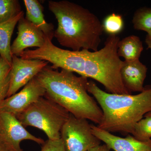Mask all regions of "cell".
I'll return each mask as SVG.
<instances>
[{
	"mask_svg": "<svg viewBox=\"0 0 151 151\" xmlns=\"http://www.w3.org/2000/svg\"><path fill=\"white\" fill-rule=\"evenodd\" d=\"M36 77L45 89V96L76 118L98 125L103 120V111L87 91L88 78L65 69L58 71L48 65Z\"/></svg>",
	"mask_w": 151,
	"mask_h": 151,
	"instance_id": "1",
	"label": "cell"
},
{
	"mask_svg": "<svg viewBox=\"0 0 151 151\" xmlns=\"http://www.w3.org/2000/svg\"><path fill=\"white\" fill-rule=\"evenodd\" d=\"M48 7L58 21L54 37L60 45L74 51L98 50L103 29L98 17L68 1H49Z\"/></svg>",
	"mask_w": 151,
	"mask_h": 151,
	"instance_id": "2",
	"label": "cell"
},
{
	"mask_svg": "<svg viewBox=\"0 0 151 151\" xmlns=\"http://www.w3.org/2000/svg\"><path fill=\"white\" fill-rule=\"evenodd\" d=\"M88 93L100 105L103 119L97 127L110 132L132 134L135 125L151 111V88L136 95L112 94L88 81Z\"/></svg>",
	"mask_w": 151,
	"mask_h": 151,
	"instance_id": "3",
	"label": "cell"
},
{
	"mask_svg": "<svg viewBox=\"0 0 151 151\" xmlns=\"http://www.w3.org/2000/svg\"><path fill=\"white\" fill-rule=\"evenodd\" d=\"M70 113L46 96L41 97L16 116L24 127H35L43 131L48 139L60 138V131Z\"/></svg>",
	"mask_w": 151,
	"mask_h": 151,
	"instance_id": "4",
	"label": "cell"
},
{
	"mask_svg": "<svg viewBox=\"0 0 151 151\" xmlns=\"http://www.w3.org/2000/svg\"><path fill=\"white\" fill-rule=\"evenodd\" d=\"M60 138L66 151H87L101 143L92 134L87 119L76 118L70 113L61 129Z\"/></svg>",
	"mask_w": 151,
	"mask_h": 151,
	"instance_id": "5",
	"label": "cell"
},
{
	"mask_svg": "<svg viewBox=\"0 0 151 151\" xmlns=\"http://www.w3.org/2000/svg\"><path fill=\"white\" fill-rule=\"evenodd\" d=\"M0 139L13 151H24L21 147L23 141L30 140L43 145L45 141L28 132L15 116L0 112Z\"/></svg>",
	"mask_w": 151,
	"mask_h": 151,
	"instance_id": "6",
	"label": "cell"
},
{
	"mask_svg": "<svg viewBox=\"0 0 151 151\" xmlns=\"http://www.w3.org/2000/svg\"><path fill=\"white\" fill-rule=\"evenodd\" d=\"M45 95V90L36 76L19 92L7 97L0 103V112L17 116Z\"/></svg>",
	"mask_w": 151,
	"mask_h": 151,
	"instance_id": "7",
	"label": "cell"
},
{
	"mask_svg": "<svg viewBox=\"0 0 151 151\" xmlns=\"http://www.w3.org/2000/svg\"><path fill=\"white\" fill-rule=\"evenodd\" d=\"M48 62L38 59H23L12 55L10 84L7 97L16 94L35 77Z\"/></svg>",
	"mask_w": 151,
	"mask_h": 151,
	"instance_id": "8",
	"label": "cell"
},
{
	"mask_svg": "<svg viewBox=\"0 0 151 151\" xmlns=\"http://www.w3.org/2000/svg\"><path fill=\"white\" fill-rule=\"evenodd\" d=\"M17 29V36L11 45L12 55L20 56L26 49L29 47L40 48L45 43L46 37L43 32L24 16L19 20Z\"/></svg>",
	"mask_w": 151,
	"mask_h": 151,
	"instance_id": "9",
	"label": "cell"
},
{
	"mask_svg": "<svg viewBox=\"0 0 151 151\" xmlns=\"http://www.w3.org/2000/svg\"><path fill=\"white\" fill-rule=\"evenodd\" d=\"M91 127L92 134L114 151H151V139L141 141L129 134L126 137H121L95 125L91 124Z\"/></svg>",
	"mask_w": 151,
	"mask_h": 151,
	"instance_id": "10",
	"label": "cell"
},
{
	"mask_svg": "<svg viewBox=\"0 0 151 151\" xmlns=\"http://www.w3.org/2000/svg\"><path fill=\"white\" fill-rule=\"evenodd\" d=\"M147 68L139 59L123 62L121 69V78L124 86L131 93L143 92L145 89L144 83Z\"/></svg>",
	"mask_w": 151,
	"mask_h": 151,
	"instance_id": "11",
	"label": "cell"
},
{
	"mask_svg": "<svg viewBox=\"0 0 151 151\" xmlns=\"http://www.w3.org/2000/svg\"><path fill=\"white\" fill-rule=\"evenodd\" d=\"M26 9L25 18L39 28L46 37L52 40L54 37V25L47 22L44 18L43 7L38 0H24Z\"/></svg>",
	"mask_w": 151,
	"mask_h": 151,
	"instance_id": "12",
	"label": "cell"
},
{
	"mask_svg": "<svg viewBox=\"0 0 151 151\" xmlns=\"http://www.w3.org/2000/svg\"><path fill=\"white\" fill-rule=\"evenodd\" d=\"M22 11L18 15L8 21L0 23V56L12 65V55L11 52V41L16 26L22 17Z\"/></svg>",
	"mask_w": 151,
	"mask_h": 151,
	"instance_id": "13",
	"label": "cell"
},
{
	"mask_svg": "<svg viewBox=\"0 0 151 151\" xmlns=\"http://www.w3.org/2000/svg\"><path fill=\"white\" fill-rule=\"evenodd\" d=\"M143 48L142 42L137 36L131 35L120 40L118 44V54L125 61L139 59Z\"/></svg>",
	"mask_w": 151,
	"mask_h": 151,
	"instance_id": "14",
	"label": "cell"
},
{
	"mask_svg": "<svg viewBox=\"0 0 151 151\" xmlns=\"http://www.w3.org/2000/svg\"><path fill=\"white\" fill-rule=\"evenodd\" d=\"M132 23L135 29L147 33L151 31V8L143 7L135 12Z\"/></svg>",
	"mask_w": 151,
	"mask_h": 151,
	"instance_id": "15",
	"label": "cell"
},
{
	"mask_svg": "<svg viewBox=\"0 0 151 151\" xmlns=\"http://www.w3.org/2000/svg\"><path fill=\"white\" fill-rule=\"evenodd\" d=\"M22 11L18 0H0V23L15 17Z\"/></svg>",
	"mask_w": 151,
	"mask_h": 151,
	"instance_id": "16",
	"label": "cell"
},
{
	"mask_svg": "<svg viewBox=\"0 0 151 151\" xmlns=\"http://www.w3.org/2000/svg\"><path fill=\"white\" fill-rule=\"evenodd\" d=\"M11 65L0 56V103L7 97L10 84Z\"/></svg>",
	"mask_w": 151,
	"mask_h": 151,
	"instance_id": "17",
	"label": "cell"
},
{
	"mask_svg": "<svg viewBox=\"0 0 151 151\" xmlns=\"http://www.w3.org/2000/svg\"><path fill=\"white\" fill-rule=\"evenodd\" d=\"M103 25V32L110 35H117L124 28V22L122 16L112 13L104 19Z\"/></svg>",
	"mask_w": 151,
	"mask_h": 151,
	"instance_id": "18",
	"label": "cell"
},
{
	"mask_svg": "<svg viewBox=\"0 0 151 151\" xmlns=\"http://www.w3.org/2000/svg\"><path fill=\"white\" fill-rule=\"evenodd\" d=\"M144 116L135 125L132 134L135 139L141 141L150 140L151 138V111Z\"/></svg>",
	"mask_w": 151,
	"mask_h": 151,
	"instance_id": "19",
	"label": "cell"
},
{
	"mask_svg": "<svg viewBox=\"0 0 151 151\" xmlns=\"http://www.w3.org/2000/svg\"><path fill=\"white\" fill-rule=\"evenodd\" d=\"M41 151H66L61 138L56 140L48 139L42 145Z\"/></svg>",
	"mask_w": 151,
	"mask_h": 151,
	"instance_id": "20",
	"label": "cell"
},
{
	"mask_svg": "<svg viewBox=\"0 0 151 151\" xmlns=\"http://www.w3.org/2000/svg\"><path fill=\"white\" fill-rule=\"evenodd\" d=\"M111 150V149L105 144L102 145H100L97 146L87 151H110Z\"/></svg>",
	"mask_w": 151,
	"mask_h": 151,
	"instance_id": "21",
	"label": "cell"
},
{
	"mask_svg": "<svg viewBox=\"0 0 151 151\" xmlns=\"http://www.w3.org/2000/svg\"><path fill=\"white\" fill-rule=\"evenodd\" d=\"M147 33V34L146 37L145 42L147 46L148 49L151 50V31Z\"/></svg>",
	"mask_w": 151,
	"mask_h": 151,
	"instance_id": "22",
	"label": "cell"
},
{
	"mask_svg": "<svg viewBox=\"0 0 151 151\" xmlns=\"http://www.w3.org/2000/svg\"><path fill=\"white\" fill-rule=\"evenodd\" d=\"M0 151H13L2 140L0 139Z\"/></svg>",
	"mask_w": 151,
	"mask_h": 151,
	"instance_id": "23",
	"label": "cell"
}]
</instances>
